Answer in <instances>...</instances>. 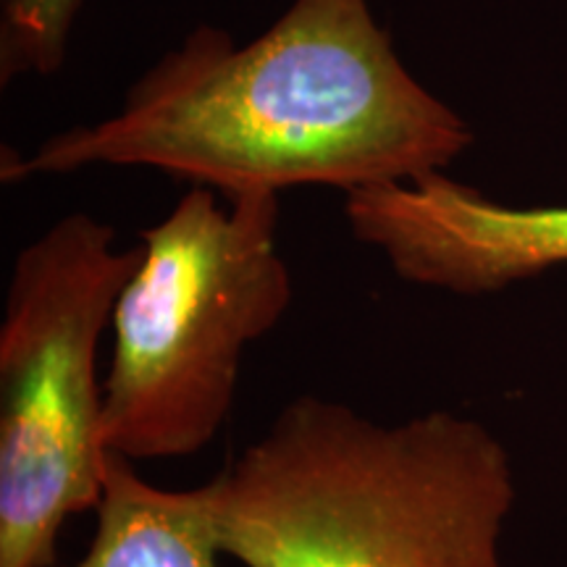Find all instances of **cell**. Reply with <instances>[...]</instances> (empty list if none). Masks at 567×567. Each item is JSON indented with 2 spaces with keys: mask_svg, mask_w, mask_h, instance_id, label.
I'll return each instance as SVG.
<instances>
[{
  "mask_svg": "<svg viewBox=\"0 0 567 567\" xmlns=\"http://www.w3.org/2000/svg\"><path fill=\"white\" fill-rule=\"evenodd\" d=\"M473 132L410 74L368 0H292L239 45L200 24L126 90L116 113L32 155L3 147L0 182L155 168L226 200L344 195L442 172Z\"/></svg>",
  "mask_w": 567,
  "mask_h": 567,
  "instance_id": "obj_1",
  "label": "cell"
},
{
  "mask_svg": "<svg viewBox=\"0 0 567 567\" xmlns=\"http://www.w3.org/2000/svg\"><path fill=\"white\" fill-rule=\"evenodd\" d=\"M189 187L140 237L111 318L103 442L132 463L189 457L229 421L243 360L279 326L292 274L279 250V195L221 205Z\"/></svg>",
  "mask_w": 567,
  "mask_h": 567,
  "instance_id": "obj_3",
  "label": "cell"
},
{
  "mask_svg": "<svg viewBox=\"0 0 567 567\" xmlns=\"http://www.w3.org/2000/svg\"><path fill=\"white\" fill-rule=\"evenodd\" d=\"M84 0H0V84L63 66Z\"/></svg>",
  "mask_w": 567,
  "mask_h": 567,
  "instance_id": "obj_7",
  "label": "cell"
},
{
  "mask_svg": "<svg viewBox=\"0 0 567 567\" xmlns=\"http://www.w3.org/2000/svg\"><path fill=\"white\" fill-rule=\"evenodd\" d=\"M354 239L402 281L481 297L567 266V208H513L442 172L344 195Z\"/></svg>",
  "mask_w": 567,
  "mask_h": 567,
  "instance_id": "obj_5",
  "label": "cell"
},
{
  "mask_svg": "<svg viewBox=\"0 0 567 567\" xmlns=\"http://www.w3.org/2000/svg\"><path fill=\"white\" fill-rule=\"evenodd\" d=\"M137 258L111 224L69 213L13 260L0 323V567H55L69 517L101 502L111 452L97 352Z\"/></svg>",
  "mask_w": 567,
  "mask_h": 567,
  "instance_id": "obj_4",
  "label": "cell"
},
{
  "mask_svg": "<svg viewBox=\"0 0 567 567\" xmlns=\"http://www.w3.org/2000/svg\"><path fill=\"white\" fill-rule=\"evenodd\" d=\"M195 488H161L132 460L111 455L95 534L69 567H221Z\"/></svg>",
  "mask_w": 567,
  "mask_h": 567,
  "instance_id": "obj_6",
  "label": "cell"
},
{
  "mask_svg": "<svg viewBox=\"0 0 567 567\" xmlns=\"http://www.w3.org/2000/svg\"><path fill=\"white\" fill-rule=\"evenodd\" d=\"M197 492L245 567H507L517 499L513 460L476 417L379 423L313 394Z\"/></svg>",
  "mask_w": 567,
  "mask_h": 567,
  "instance_id": "obj_2",
  "label": "cell"
}]
</instances>
